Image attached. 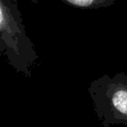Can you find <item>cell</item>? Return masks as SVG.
Masks as SVG:
<instances>
[{
  "instance_id": "6da1fadb",
  "label": "cell",
  "mask_w": 127,
  "mask_h": 127,
  "mask_svg": "<svg viewBox=\"0 0 127 127\" xmlns=\"http://www.w3.org/2000/svg\"><path fill=\"white\" fill-rule=\"evenodd\" d=\"M0 53L17 72L31 77L39 56L27 35L17 0H0Z\"/></svg>"
},
{
  "instance_id": "7a4b0ae2",
  "label": "cell",
  "mask_w": 127,
  "mask_h": 127,
  "mask_svg": "<svg viewBox=\"0 0 127 127\" xmlns=\"http://www.w3.org/2000/svg\"><path fill=\"white\" fill-rule=\"evenodd\" d=\"M87 92L97 119L103 127L127 126V73H107L90 81Z\"/></svg>"
},
{
  "instance_id": "3957f363",
  "label": "cell",
  "mask_w": 127,
  "mask_h": 127,
  "mask_svg": "<svg viewBox=\"0 0 127 127\" xmlns=\"http://www.w3.org/2000/svg\"><path fill=\"white\" fill-rule=\"evenodd\" d=\"M69 6L80 9H100L112 6L116 0H60Z\"/></svg>"
}]
</instances>
